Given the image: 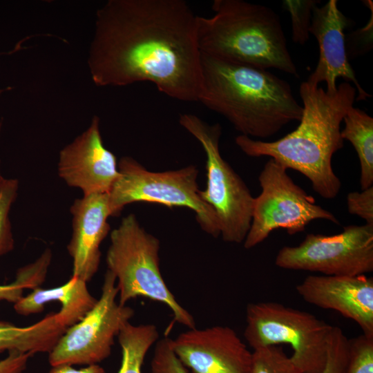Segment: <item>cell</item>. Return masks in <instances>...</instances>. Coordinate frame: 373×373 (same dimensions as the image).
<instances>
[{"instance_id": "cell-1", "label": "cell", "mask_w": 373, "mask_h": 373, "mask_svg": "<svg viewBox=\"0 0 373 373\" xmlns=\"http://www.w3.org/2000/svg\"><path fill=\"white\" fill-rule=\"evenodd\" d=\"M198 15L183 0H109L96 14L88 64L98 86L150 82L198 102L202 89Z\"/></svg>"}, {"instance_id": "cell-2", "label": "cell", "mask_w": 373, "mask_h": 373, "mask_svg": "<svg viewBox=\"0 0 373 373\" xmlns=\"http://www.w3.org/2000/svg\"><path fill=\"white\" fill-rule=\"evenodd\" d=\"M299 93L303 114L294 131L272 142L243 135L237 136L235 142L249 156H268L287 169L300 172L319 195L333 199L339 193L341 182L333 171L332 159L343 147L341 124L354 105L356 90L344 82L336 92L329 93L305 81L301 83Z\"/></svg>"}, {"instance_id": "cell-3", "label": "cell", "mask_w": 373, "mask_h": 373, "mask_svg": "<svg viewBox=\"0 0 373 373\" xmlns=\"http://www.w3.org/2000/svg\"><path fill=\"white\" fill-rule=\"evenodd\" d=\"M198 102L224 116L241 135L265 139L291 122L303 106L289 84L267 70L201 53Z\"/></svg>"}, {"instance_id": "cell-4", "label": "cell", "mask_w": 373, "mask_h": 373, "mask_svg": "<svg viewBox=\"0 0 373 373\" xmlns=\"http://www.w3.org/2000/svg\"><path fill=\"white\" fill-rule=\"evenodd\" d=\"M212 10V17H198L201 53L298 77L280 17L271 8L242 0H215Z\"/></svg>"}, {"instance_id": "cell-5", "label": "cell", "mask_w": 373, "mask_h": 373, "mask_svg": "<svg viewBox=\"0 0 373 373\" xmlns=\"http://www.w3.org/2000/svg\"><path fill=\"white\" fill-rule=\"evenodd\" d=\"M160 240L148 233L134 214L124 217L111 233L106 264L115 277L119 303L144 297L166 305L174 321L189 329L195 328L193 316L175 299L160 267Z\"/></svg>"}, {"instance_id": "cell-6", "label": "cell", "mask_w": 373, "mask_h": 373, "mask_svg": "<svg viewBox=\"0 0 373 373\" xmlns=\"http://www.w3.org/2000/svg\"><path fill=\"white\" fill-rule=\"evenodd\" d=\"M118 170L119 177L108 193L111 216H117L124 206L133 202L184 207L194 211L203 231L215 238L220 235L213 209L200 195L197 182L198 169L195 166L152 172L126 156L120 159Z\"/></svg>"}, {"instance_id": "cell-7", "label": "cell", "mask_w": 373, "mask_h": 373, "mask_svg": "<svg viewBox=\"0 0 373 373\" xmlns=\"http://www.w3.org/2000/svg\"><path fill=\"white\" fill-rule=\"evenodd\" d=\"M333 325L309 312L276 302L249 303L244 336L254 349L289 344L301 373H320Z\"/></svg>"}, {"instance_id": "cell-8", "label": "cell", "mask_w": 373, "mask_h": 373, "mask_svg": "<svg viewBox=\"0 0 373 373\" xmlns=\"http://www.w3.org/2000/svg\"><path fill=\"white\" fill-rule=\"evenodd\" d=\"M179 122L204 150L207 187L200 191V195L216 214L220 236L227 242H243L251 222L254 198L242 179L220 154L221 126L218 123L209 124L189 113L180 114Z\"/></svg>"}, {"instance_id": "cell-9", "label": "cell", "mask_w": 373, "mask_h": 373, "mask_svg": "<svg viewBox=\"0 0 373 373\" xmlns=\"http://www.w3.org/2000/svg\"><path fill=\"white\" fill-rule=\"evenodd\" d=\"M287 170L270 158L260 173L262 191L254 198L251 222L243 242L245 249L262 242L278 229L293 235L305 231L315 220L339 224L332 213L316 204L312 196L294 182Z\"/></svg>"}, {"instance_id": "cell-10", "label": "cell", "mask_w": 373, "mask_h": 373, "mask_svg": "<svg viewBox=\"0 0 373 373\" xmlns=\"http://www.w3.org/2000/svg\"><path fill=\"white\" fill-rule=\"evenodd\" d=\"M114 275L107 269L102 293L94 307L68 327L48 353L51 366L95 365L108 358L114 340L134 316V310L117 300Z\"/></svg>"}, {"instance_id": "cell-11", "label": "cell", "mask_w": 373, "mask_h": 373, "mask_svg": "<svg viewBox=\"0 0 373 373\" xmlns=\"http://www.w3.org/2000/svg\"><path fill=\"white\" fill-rule=\"evenodd\" d=\"M275 264L325 276H356L373 271V224L347 225L338 234L309 233L297 246H285Z\"/></svg>"}, {"instance_id": "cell-12", "label": "cell", "mask_w": 373, "mask_h": 373, "mask_svg": "<svg viewBox=\"0 0 373 373\" xmlns=\"http://www.w3.org/2000/svg\"><path fill=\"white\" fill-rule=\"evenodd\" d=\"M171 346L193 373H251L252 352L228 326L189 329L171 338Z\"/></svg>"}, {"instance_id": "cell-13", "label": "cell", "mask_w": 373, "mask_h": 373, "mask_svg": "<svg viewBox=\"0 0 373 373\" xmlns=\"http://www.w3.org/2000/svg\"><path fill=\"white\" fill-rule=\"evenodd\" d=\"M58 172L68 186L81 189L84 195L110 192L119 173L115 155L104 145L97 116L61 150Z\"/></svg>"}, {"instance_id": "cell-14", "label": "cell", "mask_w": 373, "mask_h": 373, "mask_svg": "<svg viewBox=\"0 0 373 373\" xmlns=\"http://www.w3.org/2000/svg\"><path fill=\"white\" fill-rule=\"evenodd\" d=\"M337 3L336 0H329L321 7L315 6L312 10L309 32L317 40L319 57L307 82L313 86L325 82V90L333 93L338 88L337 79L341 77L346 82L354 84L358 92L356 100H366L371 95L357 80L345 49L344 30L350 25L351 20L339 10Z\"/></svg>"}, {"instance_id": "cell-15", "label": "cell", "mask_w": 373, "mask_h": 373, "mask_svg": "<svg viewBox=\"0 0 373 373\" xmlns=\"http://www.w3.org/2000/svg\"><path fill=\"white\" fill-rule=\"evenodd\" d=\"M296 289L309 304L338 312L355 321L363 334L373 336L372 277L310 275Z\"/></svg>"}, {"instance_id": "cell-16", "label": "cell", "mask_w": 373, "mask_h": 373, "mask_svg": "<svg viewBox=\"0 0 373 373\" xmlns=\"http://www.w3.org/2000/svg\"><path fill=\"white\" fill-rule=\"evenodd\" d=\"M73 234L67 247L73 259V274L88 283L98 270L99 247L110 230L108 193L77 199L70 207Z\"/></svg>"}, {"instance_id": "cell-17", "label": "cell", "mask_w": 373, "mask_h": 373, "mask_svg": "<svg viewBox=\"0 0 373 373\" xmlns=\"http://www.w3.org/2000/svg\"><path fill=\"white\" fill-rule=\"evenodd\" d=\"M86 282L72 276L64 285L50 289L40 287L23 296L14 304L20 315L28 316L42 312L46 304L57 301L60 310L56 313L60 324L66 329L79 322L94 307L97 300L89 292Z\"/></svg>"}, {"instance_id": "cell-18", "label": "cell", "mask_w": 373, "mask_h": 373, "mask_svg": "<svg viewBox=\"0 0 373 373\" xmlns=\"http://www.w3.org/2000/svg\"><path fill=\"white\" fill-rule=\"evenodd\" d=\"M66 329L58 321L55 312L28 327L0 321V353L6 351H18L31 355L49 353Z\"/></svg>"}, {"instance_id": "cell-19", "label": "cell", "mask_w": 373, "mask_h": 373, "mask_svg": "<svg viewBox=\"0 0 373 373\" xmlns=\"http://www.w3.org/2000/svg\"><path fill=\"white\" fill-rule=\"evenodd\" d=\"M341 131L343 140L354 148L360 163L361 190L373 185V118L360 108L352 106L345 115Z\"/></svg>"}, {"instance_id": "cell-20", "label": "cell", "mask_w": 373, "mask_h": 373, "mask_svg": "<svg viewBox=\"0 0 373 373\" xmlns=\"http://www.w3.org/2000/svg\"><path fill=\"white\" fill-rule=\"evenodd\" d=\"M117 338L122 350V362L117 373H142L145 356L159 340L155 325H135L128 323L122 329Z\"/></svg>"}, {"instance_id": "cell-21", "label": "cell", "mask_w": 373, "mask_h": 373, "mask_svg": "<svg viewBox=\"0 0 373 373\" xmlns=\"http://www.w3.org/2000/svg\"><path fill=\"white\" fill-rule=\"evenodd\" d=\"M51 256V251L46 249L35 262L20 268L12 283L0 285V301L15 304L23 297L25 289L40 287L45 280Z\"/></svg>"}, {"instance_id": "cell-22", "label": "cell", "mask_w": 373, "mask_h": 373, "mask_svg": "<svg viewBox=\"0 0 373 373\" xmlns=\"http://www.w3.org/2000/svg\"><path fill=\"white\" fill-rule=\"evenodd\" d=\"M251 373H301L290 356L278 345L254 350Z\"/></svg>"}, {"instance_id": "cell-23", "label": "cell", "mask_w": 373, "mask_h": 373, "mask_svg": "<svg viewBox=\"0 0 373 373\" xmlns=\"http://www.w3.org/2000/svg\"><path fill=\"white\" fill-rule=\"evenodd\" d=\"M18 181L0 176V256L14 248L9 213L17 193Z\"/></svg>"}, {"instance_id": "cell-24", "label": "cell", "mask_w": 373, "mask_h": 373, "mask_svg": "<svg viewBox=\"0 0 373 373\" xmlns=\"http://www.w3.org/2000/svg\"><path fill=\"white\" fill-rule=\"evenodd\" d=\"M319 3L320 1L316 0L283 1L285 8L290 13L294 42L304 45L309 39L312 10Z\"/></svg>"}, {"instance_id": "cell-25", "label": "cell", "mask_w": 373, "mask_h": 373, "mask_svg": "<svg viewBox=\"0 0 373 373\" xmlns=\"http://www.w3.org/2000/svg\"><path fill=\"white\" fill-rule=\"evenodd\" d=\"M344 373H373V336L363 334L348 340Z\"/></svg>"}, {"instance_id": "cell-26", "label": "cell", "mask_w": 373, "mask_h": 373, "mask_svg": "<svg viewBox=\"0 0 373 373\" xmlns=\"http://www.w3.org/2000/svg\"><path fill=\"white\" fill-rule=\"evenodd\" d=\"M348 338L343 331L334 326L327 347V358L320 373H344L348 355Z\"/></svg>"}, {"instance_id": "cell-27", "label": "cell", "mask_w": 373, "mask_h": 373, "mask_svg": "<svg viewBox=\"0 0 373 373\" xmlns=\"http://www.w3.org/2000/svg\"><path fill=\"white\" fill-rule=\"evenodd\" d=\"M151 373H189L173 352L171 338H162L155 343Z\"/></svg>"}, {"instance_id": "cell-28", "label": "cell", "mask_w": 373, "mask_h": 373, "mask_svg": "<svg viewBox=\"0 0 373 373\" xmlns=\"http://www.w3.org/2000/svg\"><path fill=\"white\" fill-rule=\"evenodd\" d=\"M347 207L349 213L373 224V186L361 190L352 191L347 195Z\"/></svg>"}, {"instance_id": "cell-29", "label": "cell", "mask_w": 373, "mask_h": 373, "mask_svg": "<svg viewBox=\"0 0 373 373\" xmlns=\"http://www.w3.org/2000/svg\"><path fill=\"white\" fill-rule=\"evenodd\" d=\"M372 12L371 19L367 25L363 28L358 29L352 32L347 39L345 43V49L347 55H350L356 45L361 41V53H364L370 50L372 47ZM345 41V42H346Z\"/></svg>"}, {"instance_id": "cell-30", "label": "cell", "mask_w": 373, "mask_h": 373, "mask_svg": "<svg viewBox=\"0 0 373 373\" xmlns=\"http://www.w3.org/2000/svg\"><path fill=\"white\" fill-rule=\"evenodd\" d=\"M31 354L18 351L9 352L0 361V373H23Z\"/></svg>"}, {"instance_id": "cell-31", "label": "cell", "mask_w": 373, "mask_h": 373, "mask_svg": "<svg viewBox=\"0 0 373 373\" xmlns=\"http://www.w3.org/2000/svg\"><path fill=\"white\" fill-rule=\"evenodd\" d=\"M48 373H106L103 367L97 364L87 365L76 369L70 365H58L52 366Z\"/></svg>"}, {"instance_id": "cell-32", "label": "cell", "mask_w": 373, "mask_h": 373, "mask_svg": "<svg viewBox=\"0 0 373 373\" xmlns=\"http://www.w3.org/2000/svg\"><path fill=\"white\" fill-rule=\"evenodd\" d=\"M8 89L9 88H0V97L5 91L8 90Z\"/></svg>"}]
</instances>
